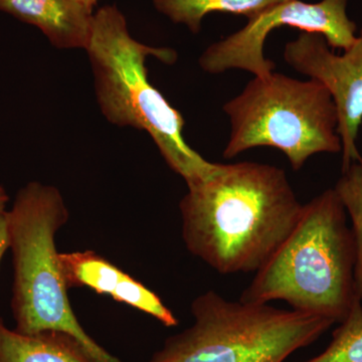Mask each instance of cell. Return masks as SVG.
Instances as JSON below:
<instances>
[{
	"mask_svg": "<svg viewBox=\"0 0 362 362\" xmlns=\"http://www.w3.org/2000/svg\"><path fill=\"white\" fill-rule=\"evenodd\" d=\"M187 188L180 204L183 242L221 275L259 270L303 209L284 169L270 164L216 163Z\"/></svg>",
	"mask_w": 362,
	"mask_h": 362,
	"instance_id": "obj_1",
	"label": "cell"
},
{
	"mask_svg": "<svg viewBox=\"0 0 362 362\" xmlns=\"http://www.w3.org/2000/svg\"><path fill=\"white\" fill-rule=\"evenodd\" d=\"M354 264L346 211L334 188L327 189L303 204L296 226L240 300L284 301L292 310L341 323L356 299Z\"/></svg>",
	"mask_w": 362,
	"mask_h": 362,
	"instance_id": "obj_2",
	"label": "cell"
},
{
	"mask_svg": "<svg viewBox=\"0 0 362 362\" xmlns=\"http://www.w3.org/2000/svg\"><path fill=\"white\" fill-rule=\"evenodd\" d=\"M86 51L98 103L109 122L146 131L169 168L187 185L213 173L216 163L207 161L187 144L182 115L148 80L147 58L173 64L177 59L173 49L138 42L130 35L123 13L115 6H107L94 14Z\"/></svg>",
	"mask_w": 362,
	"mask_h": 362,
	"instance_id": "obj_3",
	"label": "cell"
},
{
	"mask_svg": "<svg viewBox=\"0 0 362 362\" xmlns=\"http://www.w3.org/2000/svg\"><path fill=\"white\" fill-rule=\"evenodd\" d=\"M8 218L14 269L11 307L23 334L56 332L77 342L93 362H122L86 333L71 309L56 235L69 220L58 188L30 182L16 194Z\"/></svg>",
	"mask_w": 362,
	"mask_h": 362,
	"instance_id": "obj_4",
	"label": "cell"
},
{
	"mask_svg": "<svg viewBox=\"0 0 362 362\" xmlns=\"http://www.w3.org/2000/svg\"><path fill=\"white\" fill-rule=\"evenodd\" d=\"M194 323L168 338L148 362H284L334 324L268 304L230 301L207 291L192 304Z\"/></svg>",
	"mask_w": 362,
	"mask_h": 362,
	"instance_id": "obj_5",
	"label": "cell"
},
{
	"mask_svg": "<svg viewBox=\"0 0 362 362\" xmlns=\"http://www.w3.org/2000/svg\"><path fill=\"white\" fill-rule=\"evenodd\" d=\"M223 111L230 122L223 158L273 147L298 171L315 154L342 151L337 107L328 90L312 78L300 81L275 71L255 77Z\"/></svg>",
	"mask_w": 362,
	"mask_h": 362,
	"instance_id": "obj_6",
	"label": "cell"
},
{
	"mask_svg": "<svg viewBox=\"0 0 362 362\" xmlns=\"http://www.w3.org/2000/svg\"><path fill=\"white\" fill-rule=\"evenodd\" d=\"M349 0H321L308 4L285 0L247 20V25L202 52L199 66L206 73L218 75L238 69L266 78L276 65L266 59L264 45L272 30L290 26L304 33L322 35L333 49L347 51L356 40V25L346 9Z\"/></svg>",
	"mask_w": 362,
	"mask_h": 362,
	"instance_id": "obj_7",
	"label": "cell"
},
{
	"mask_svg": "<svg viewBox=\"0 0 362 362\" xmlns=\"http://www.w3.org/2000/svg\"><path fill=\"white\" fill-rule=\"evenodd\" d=\"M286 63L302 75L321 83L337 111V133L342 144V173L362 157L356 146L362 123V30L344 54H334L318 33L302 32L285 45Z\"/></svg>",
	"mask_w": 362,
	"mask_h": 362,
	"instance_id": "obj_8",
	"label": "cell"
},
{
	"mask_svg": "<svg viewBox=\"0 0 362 362\" xmlns=\"http://www.w3.org/2000/svg\"><path fill=\"white\" fill-rule=\"evenodd\" d=\"M66 287H88L99 294L154 317L166 327H175L178 319L161 298L94 251L59 254Z\"/></svg>",
	"mask_w": 362,
	"mask_h": 362,
	"instance_id": "obj_9",
	"label": "cell"
},
{
	"mask_svg": "<svg viewBox=\"0 0 362 362\" xmlns=\"http://www.w3.org/2000/svg\"><path fill=\"white\" fill-rule=\"evenodd\" d=\"M0 11L35 26L58 49H84L94 14L71 0H0Z\"/></svg>",
	"mask_w": 362,
	"mask_h": 362,
	"instance_id": "obj_10",
	"label": "cell"
},
{
	"mask_svg": "<svg viewBox=\"0 0 362 362\" xmlns=\"http://www.w3.org/2000/svg\"><path fill=\"white\" fill-rule=\"evenodd\" d=\"M0 362H93L61 333L28 335L11 330L0 318Z\"/></svg>",
	"mask_w": 362,
	"mask_h": 362,
	"instance_id": "obj_11",
	"label": "cell"
},
{
	"mask_svg": "<svg viewBox=\"0 0 362 362\" xmlns=\"http://www.w3.org/2000/svg\"><path fill=\"white\" fill-rule=\"evenodd\" d=\"M285 0H152L159 13L177 25L199 33L207 14L226 13L246 16L247 20Z\"/></svg>",
	"mask_w": 362,
	"mask_h": 362,
	"instance_id": "obj_12",
	"label": "cell"
},
{
	"mask_svg": "<svg viewBox=\"0 0 362 362\" xmlns=\"http://www.w3.org/2000/svg\"><path fill=\"white\" fill-rule=\"evenodd\" d=\"M334 189L351 220L356 250L354 292L362 303V163L354 162L343 171Z\"/></svg>",
	"mask_w": 362,
	"mask_h": 362,
	"instance_id": "obj_13",
	"label": "cell"
},
{
	"mask_svg": "<svg viewBox=\"0 0 362 362\" xmlns=\"http://www.w3.org/2000/svg\"><path fill=\"white\" fill-rule=\"evenodd\" d=\"M339 324L327 349L303 362H362V303L358 298Z\"/></svg>",
	"mask_w": 362,
	"mask_h": 362,
	"instance_id": "obj_14",
	"label": "cell"
},
{
	"mask_svg": "<svg viewBox=\"0 0 362 362\" xmlns=\"http://www.w3.org/2000/svg\"><path fill=\"white\" fill-rule=\"evenodd\" d=\"M9 228L8 218H7L6 211L0 213V262L2 257L9 249Z\"/></svg>",
	"mask_w": 362,
	"mask_h": 362,
	"instance_id": "obj_15",
	"label": "cell"
},
{
	"mask_svg": "<svg viewBox=\"0 0 362 362\" xmlns=\"http://www.w3.org/2000/svg\"><path fill=\"white\" fill-rule=\"evenodd\" d=\"M78 6L83 7L86 11L93 13V8L98 4V0H71Z\"/></svg>",
	"mask_w": 362,
	"mask_h": 362,
	"instance_id": "obj_16",
	"label": "cell"
},
{
	"mask_svg": "<svg viewBox=\"0 0 362 362\" xmlns=\"http://www.w3.org/2000/svg\"><path fill=\"white\" fill-rule=\"evenodd\" d=\"M7 202H8V195L4 187H0V213L6 211Z\"/></svg>",
	"mask_w": 362,
	"mask_h": 362,
	"instance_id": "obj_17",
	"label": "cell"
}]
</instances>
